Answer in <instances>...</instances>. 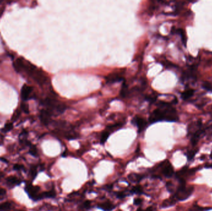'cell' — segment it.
<instances>
[{"label":"cell","instance_id":"cell-1","mask_svg":"<svg viewBox=\"0 0 212 211\" xmlns=\"http://www.w3.org/2000/svg\"><path fill=\"white\" fill-rule=\"evenodd\" d=\"M160 107L155 110L151 114L149 120L150 123L161 121H178L179 117L176 110L171 107V104L161 102Z\"/></svg>","mask_w":212,"mask_h":211},{"label":"cell","instance_id":"cell-2","mask_svg":"<svg viewBox=\"0 0 212 211\" xmlns=\"http://www.w3.org/2000/svg\"><path fill=\"white\" fill-rule=\"evenodd\" d=\"M179 186L174 196L177 201H184L188 199L194 192V187L189 186L188 187L186 185V181L184 179H179Z\"/></svg>","mask_w":212,"mask_h":211},{"label":"cell","instance_id":"cell-3","mask_svg":"<svg viewBox=\"0 0 212 211\" xmlns=\"http://www.w3.org/2000/svg\"><path fill=\"white\" fill-rule=\"evenodd\" d=\"M204 131L202 123L201 121L191 123L189 126L188 134L191 138V142L193 145H196L197 144Z\"/></svg>","mask_w":212,"mask_h":211},{"label":"cell","instance_id":"cell-4","mask_svg":"<svg viewBox=\"0 0 212 211\" xmlns=\"http://www.w3.org/2000/svg\"><path fill=\"white\" fill-rule=\"evenodd\" d=\"M25 191L28 193L30 199L34 201H38L43 199L42 193H38L40 187L38 186H33L32 185H28L25 188Z\"/></svg>","mask_w":212,"mask_h":211},{"label":"cell","instance_id":"cell-5","mask_svg":"<svg viewBox=\"0 0 212 211\" xmlns=\"http://www.w3.org/2000/svg\"><path fill=\"white\" fill-rule=\"evenodd\" d=\"M160 167L162 169V173L165 177L167 178L172 177L174 174V169L169 160H165L161 164Z\"/></svg>","mask_w":212,"mask_h":211},{"label":"cell","instance_id":"cell-6","mask_svg":"<svg viewBox=\"0 0 212 211\" xmlns=\"http://www.w3.org/2000/svg\"><path fill=\"white\" fill-rule=\"evenodd\" d=\"M132 123L138 128L139 133H142L147 128L148 126L147 121L144 118L140 116H135L133 119Z\"/></svg>","mask_w":212,"mask_h":211},{"label":"cell","instance_id":"cell-7","mask_svg":"<svg viewBox=\"0 0 212 211\" xmlns=\"http://www.w3.org/2000/svg\"><path fill=\"white\" fill-rule=\"evenodd\" d=\"M33 90V87L29 86H27V84H24L21 89V92H20V95H21V98L23 100L25 101L27 100L29 98V96L30 95V94L32 93Z\"/></svg>","mask_w":212,"mask_h":211},{"label":"cell","instance_id":"cell-8","mask_svg":"<svg viewBox=\"0 0 212 211\" xmlns=\"http://www.w3.org/2000/svg\"><path fill=\"white\" fill-rule=\"evenodd\" d=\"M97 208L104 211H111L115 208V205L109 201L99 203L97 204Z\"/></svg>","mask_w":212,"mask_h":211},{"label":"cell","instance_id":"cell-9","mask_svg":"<svg viewBox=\"0 0 212 211\" xmlns=\"http://www.w3.org/2000/svg\"><path fill=\"white\" fill-rule=\"evenodd\" d=\"M177 200L175 198V197L173 196L166 200H165L162 203V208H169L171 206H174L176 203Z\"/></svg>","mask_w":212,"mask_h":211},{"label":"cell","instance_id":"cell-10","mask_svg":"<svg viewBox=\"0 0 212 211\" xmlns=\"http://www.w3.org/2000/svg\"><path fill=\"white\" fill-rule=\"evenodd\" d=\"M129 178L132 182H139L143 178V176L137 174H131L129 175Z\"/></svg>","mask_w":212,"mask_h":211},{"label":"cell","instance_id":"cell-11","mask_svg":"<svg viewBox=\"0 0 212 211\" xmlns=\"http://www.w3.org/2000/svg\"><path fill=\"white\" fill-rule=\"evenodd\" d=\"M194 93V90L192 89H187L184 92H183L181 94V97L183 98V100H187L189 99H190Z\"/></svg>","mask_w":212,"mask_h":211},{"label":"cell","instance_id":"cell-12","mask_svg":"<svg viewBox=\"0 0 212 211\" xmlns=\"http://www.w3.org/2000/svg\"><path fill=\"white\" fill-rule=\"evenodd\" d=\"M7 182L11 185H18L20 183V180L16 177L11 176L7 178Z\"/></svg>","mask_w":212,"mask_h":211},{"label":"cell","instance_id":"cell-13","mask_svg":"<svg viewBox=\"0 0 212 211\" xmlns=\"http://www.w3.org/2000/svg\"><path fill=\"white\" fill-rule=\"evenodd\" d=\"M122 80V77L119 76L118 74L116 75H111L107 77V81L109 83H113L115 82H119Z\"/></svg>","mask_w":212,"mask_h":211},{"label":"cell","instance_id":"cell-14","mask_svg":"<svg viewBox=\"0 0 212 211\" xmlns=\"http://www.w3.org/2000/svg\"><path fill=\"white\" fill-rule=\"evenodd\" d=\"M42 198H55V195H56V193H55V190H50L49 191L42 193Z\"/></svg>","mask_w":212,"mask_h":211},{"label":"cell","instance_id":"cell-15","mask_svg":"<svg viewBox=\"0 0 212 211\" xmlns=\"http://www.w3.org/2000/svg\"><path fill=\"white\" fill-rule=\"evenodd\" d=\"M178 33L181 35V38H182V41L184 43V45L185 46H186V43H187V37H186V32L184 31V30L182 29H178Z\"/></svg>","mask_w":212,"mask_h":211},{"label":"cell","instance_id":"cell-16","mask_svg":"<svg viewBox=\"0 0 212 211\" xmlns=\"http://www.w3.org/2000/svg\"><path fill=\"white\" fill-rule=\"evenodd\" d=\"M109 136V133L107 131H104L101 136V144H104L106 141L107 140Z\"/></svg>","mask_w":212,"mask_h":211},{"label":"cell","instance_id":"cell-17","mask_svg":"<svg viewBox=\"0 0 212 211\" xmlns=\"http://www.w3.org/2000/svg\"><path fill=\"white\" fill-rule=\"evenodd\" d=\"M11 207V204L9 202L3 203L0 204V211H6L8 210Z\"/></svg>","mask_w":212,"mask_h":211},{"label":"cell","instance_id":"cell-18","mask_svg":"<svg viewBox=\"0 0 212 211\" xmlns=\"http://www.w3.org/2000/svg\"><path fill=\"white\" fill-rule=\"evenodd\" d=\"M132 192L136 194H142L143 193V189L141 187L137 186L133 188V189L132 190Z\"/></svg>","mask_w":212,"mask_h":211},{"label":"cell","instance_id":"cell-19","mask_svg":"<svg viewBox=\"0 0 212 211\" xmlns=\"http://www.w3.org/2000/svg\"><path fill=\"white\" fill-rule=\"evenodd\" d=\"M197 153V150H192L189 152L188 154H187V158L189 160H191L195 156L196 154Z\"/></svg>","mask_w":212,"mask_h":211},{"label":"cell","instance_id":"cell-20","mask_svg":"<svg viewBox=\"0 0 212 211\" xmlns=\"http://www.w3.org/2000/svg\"><path fill=\"white\" fill-rule=\"evenodd\" d=\"M12 128V123H7V124L4 126V128L2 129V131L3 132L6 133V132H7V131H9Z\"/></svg>","mask_w":212,"mask_h":211},{"label":"cell","instance_id":"cell-21","mask_svg":"<svg viewBox=\"0 0 212 211\" xmlns=\"http://www.w3.org/2000/svg\"><path fill=\"white\" fill-rule=\"evenodd\" d=\"M166 188H167L169 192L172 193V192L174 191L173 185V184H172L171 182H168V183H167V184H166Z\"/></svg>","mask_w":212,"mask_h":211},{"label":"cell","instance_id":"cell-22","mask_svg":"<svg viewBox=\"0 0 212 211\" xmlns=\"http://www.w3.org/2000/svg\"><path fill=\"white\" fill-rule=\"evenodd\" d=\"M37 174V169L35 167H32L30 169V175L33 178H35L36 175Z\"/></svg>","mask_w":212,"mask_h":211},{"label":"cell","instance_id":"cell-23","mask_svg":"<svg viewBox=\"0 0 212 211\" xmlns=\"http://www.w3.org/2000/svg\"><path fill=\"white\" fill-rule=\"evenodd\" d=\"M203 87L207 90H212V85L209 82H205L203 85Z\"/></svg>","mask_w":212,"mask_h":211},{"label":"cell","instance_id":"cell-24","mask_svg":"<svg viewBox=\"0 0 212 211\" xmlns=\"http://www.w3.org/2000/svg\"><path fill=\"white\" fill-rule=\"evenodd\" d=\"M30 154L34 156H37V151L35 147H32L30 149Z\"/></svg>","mask_w":212,"mask_h":211},{"label":"cell","instance_id":"cell-25","mask_svg":"<svg viewBox=\"0 0 212 211\" xmlns=\"http://www.w3.org/2000/svg\"><path fill=\"white\" fill-rule=\"evenodd\" d=\"M21 108L25 113H29V107H28L27 105H26L25 103H22L21 105Z\"/></svg>","mask_w":212,"mask_h":211},{"label":"cell","instance_id":"cell-26","mask_svg":"<svg viewBox=\"0 0 212 211\" xmlns=\"http://www.w3.org/2000/svg\"><path fill=\"white\" fill-rule=\"evenodd\" d=\"M6 190L4 189H3V188H0V200L3 199L4 196L6 195Z\"/></svg>","mask_w":212,"mask_h":211},{"label":"cell","instance_id":"cell-27","mask_svg":"<svg viewBox=\"0 0 212 211\" xmlns=\"http://www.w3.org/2000/svg\"><path fill=\"white\" fill-rule=\"evenodd\" d=\"M142 200L140 199V198H136L134 200V204L136 205V206H138V205H140L141 203H142Z\"/></svg>","mask_w":212,"mask_h":211},{"label":"cell","instance_id":"cell-28","mask_svg":"<svg viewBox=\"0 0 212 211\" xmlns=\"http://www.w3.org/2000/svg\"><path fill=\"white\" fill-rule=\"evenodd\" d=\"M24 169V167L22 165H15L14 166V169L16 170H21Z\"/></svg>","mask_w":212,"mask_h":211},{"label":"cell","instance_id":"cell-29","mask_svg":"<svg viewBox=\"0 0 212 211\" xmlns=\"http://www.w3.org/2000/svg\"><path fill=\"white\" fill-rule=\"evenodd\" d=\"M116 196L119 198H124L125 196V194L124 193H123V192H119V193H117L116 194Z\"/></svg>","mask_w":212,"mask_h":211},{"label":"cell","instance_id":"cell-30","mask_svg":"<svg viewBox=\"0 0 212 211\" xmlns=\"http://www.w3.org/2000/svg\"><path fill=\"white\" fill-rule=\"evenodd\" d=\"M141 211H155V209L153 208V207H148L147 209H146L145 210H142V209H141ZM138 211H140V209H138Z\"/></svg>","mask_w":212,"mask_h":211},{"label":"cell","instance_id":"cell-31","mask_svg":"<svg viewBox=\"0 0 212 211\" xmlns=\"http://www.w3.org/2000/svg\"><path fill=\"white\" fill-rule=\"evenodd\" d=\"M90 205H91V203L89 201H86L84 203V208H88L90 207Z\"/></svg>","mask_w":212,"mask_h":211},{"label":"cell","instance_id":"cell-32","mask_svg":"<svg viewBox=\"0 0 212 211\" xmlns=\"http://www.w3.org/2000/svg\"><path fill=\"white\" fill-rule=\"evenodd\" d=\"M211 158L212 159V153H211Z\"/></svg>","mask_w":212,"mask_h":211},{"label":"cell","instance_id":"cell-33","mask_svg":"<svg viewBox=\"0 0 212 211\" xmlns=\"http://www.w3.org/2000/svg\"><path fill=\"white\" fill-rule=\"evenodd\" d=\"M0 178H1V176H0Z\"/></svg>","mask_w":212,"mask_h":211},{"label":"cell","instance_id":"cell-34","mask_svg":"<svg viewBox=\"0 0 212 211\" xmlns=\"http://www.w3.org/2000/svg\"></svg>","mask_w":212,"mask_h":211}]
</instances>
